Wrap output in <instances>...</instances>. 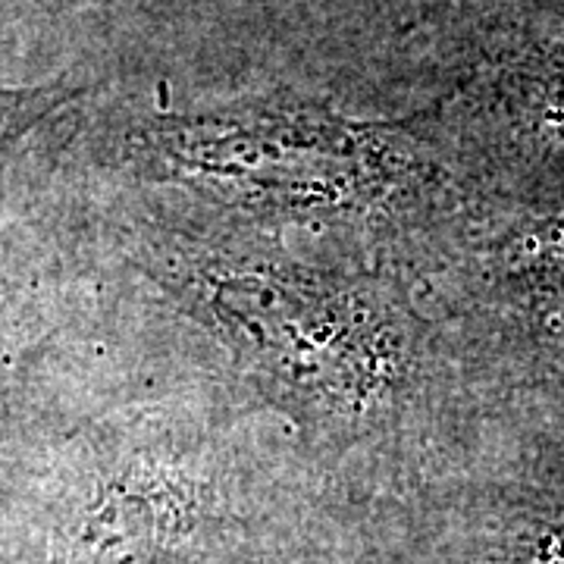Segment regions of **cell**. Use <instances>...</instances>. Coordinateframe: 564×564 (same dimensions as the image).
I'll list each match as a JSON object with an SVG mask.
<instances>
[{"label": "cell", "mask_w": 564, "mask_h": 564, "mask_svg": "<svg viewBox=\"0 0 564 564\" xmlns=\"http://www.w3.org/2000/svg\"><path fill=\"white\" fill-rule=\"evenodd\" d=\"M436 107L467 180L496 210H564V0H524Z\"/></svg>", "instance_id": "obj_3"}, {"label": "cell", "mask_w": 564, "mask_h": 564, "mask_svg": "<svg viewBox=\"0 0 564 564\" xmlns=\"http://www.w3.org/2000/svg\"><path fill=\"white\" fill-rule=\"evenodd\" d=\"M76 91L79 88L69 82H47L35 88H0V158Z\"/></svg>", "instance_id": "obj_5"}, {"label": "cell", "mask_w": 564, "mask_h": 564, "mask_svg": "<svg viewBox=\"0 0 564 564\" xmlns=\"http://www.w3.org/2000/svg\"><path fill=\"white\" fill-rule=\"evenodd\" d=\"M158 180L285 220L361 217L443 273L508 217L467 180L436 101L358 122L295 95L158 117L141 132Z\"/></svg>", "instance_id": "obj_1"}, {"label": "cell", "mask_w": 564, "mask_h": 564, "mask_svg": "<svg viewBox=\"0 0 564 564\" xmlns=\"http://www.w3.org/2000/svg\"><path fill=\"white\" fill-rule=\"evenodd\" d=\"M176 285L307 430L333 440L474 421L484 392L443 323L389 282H345L295 267L176 263Z\"/></svg>", "instance_id": "obj_2"}, {"label": "cell", "mask_w": 564, "mask_h": 564, "mask_svg": "<svg viewBox=\"0 0 564 564\" xmlns=\"http://www.w3.org/2000/svg\"><path fill=\"white\" fill-rule=\"evenodd\" d=\"M440 280L436 321L484 395H564V210L508 217Z\"/></svg>", "instance_id": "obj_4"}]
</instances>
